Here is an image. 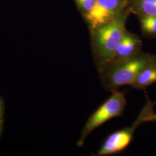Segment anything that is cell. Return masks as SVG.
<instances>
[{"label":"cell","mask_w":156,"mask_h":156,"mask_svg":"<svg viewBox=\"0 0 156 156\" xmlns=\"http://www.w3.org/2000/svg\"><path fill=\"white\" fill-rule=\"evenodd\" d=\"M131 12L128 7L109 22L90 31L93 57L97 71L111 62L122 39Z\"/></svg>","instance_id":"obj_1"},{"label":"cell","mask_w":156,"mask_h":156,"mask_svg":"<svg viewBox=\"0 0 156 156\" xmlns=\"http://www.w3.org/2000/svg\"><path fill=\"white\" fill-rule=\"evenodd\" d=\"M153 63H156V56L140 52L127 60L108 65L98 73L104 88L112 92L129 86L143 69Z\"/></svg>","instance_id":"obj_2"},{"label":"cell","mask_w":156,"mask_h":156,"mask_svg":"<svg viewBox=\"0 0 156 156\" xmlns=\"http://www.w3.org/2000/svg\"><path fill=\"white\" fill-rule=\"evenodd\" d=\"M111 93V95L88 118L76 144L78 147L83 145L86 138L95 129L112 119L123 115L127 104L124 93L118 90Z\"/></svg>","instance_id":"obj_3"},{"label":"cell","mask_w":156,"mask_h":156,"mask_svg":"<svg viewBox=\"0 0 156 156\" xmlns=\"http://www.w3.org/2000/svg\"><path fill=\"white\" fill-rule=\"evenodd\" d=\"M152 102H148L140 112L133 124L126 128L116 131L110 134L101 145L95 156H109L124 151L130 145L135 129L141 123L145 122V117L153 109Z\"/></svg>","instance_id":"obj_4"},{"label":"cell","mask_w":156,"mask_h":156,"mask_svg":"<svg viewBox=\"0 0 156 156\" xmlns=\"http://www.w3.org/2000/svg\"><path fill=\"white\" fill-rule=\"evenodd\" d=\"M128 5V0H96L94 8L83 17L89 31L115 19Z\"/></svg>","instance_id":"obj_5"},{"label":"cell","mask_w":156,"mask_h":156,"mask_svg":"<svg viewBox=\"0 0 156 156\" xmlns=\"http://www.w3.org/2000/svg\"><path fill=\"white\" fill-rule=\"evenodd\" d=\"M141 46L142 41L140 37L126 30L112 60L108 65L124 62L138 55L141 52Z\"/></svg>","instance_id":"obj_6"},{"label":"cell","mask_w":156,"mask_h":156,"mask_svg":"<svg viewBox=\"0 0 156 156\" xmlns=\"http://www.w3.org/2000/svg\"><path fill=\"white\" fill-rule=\"evenodd\" d=\"M156 82V63L145 67L129 86L135 89H144Z\"/></svg>","instance_id":"obj_7"},{"label":"cell","mask_w":156,"mask_h":156,"mask_svg":"<svg viewBox=\"0 0 156 156\" xmlns=\"http://www.w3.org/2000/svg\"><path fill=\"white\" fill-rule=\"evenodd\" d=\"M131 13L140 15H156V0H128Z\"/></svg>","instance_id":"obj_8"},{"label":"cell","mask_w":156,"mask_h":156,"mask_svg":"<svg viewBox=\"0 0 156 156\" xmlns=\"http://www.w3.org/2000/svg\"><path fill=\"white\" fill-rule=\"evenodd\" d=\"M140 25L143 34L147 36L156 35V15H140Z\"/></svg>","instance_id":"obj_9"},{"label":"cell","mask_w":156,"mask_h":156,"mask_svg":"<svg viewBox=\"0 0 156 156\" xmlns=\"http://www.w3.org/2000/svg\"><path fill=\"white\" fill-rule=\"evenodd\" d=\"M82 16H85L94 8L96 0H74Z\"/></svg>","instance_id":"obj_10"},{"label":"cell","mask_w":156,"mask_h":156,"mask_svg":"<svg viewBox=\"0 0 156 156\" xmlns=\"http://www.w3.org/2000/svg\"><path fill=\"white\" fill-rule=\"evenodd\" d=\"M5 115V101L3 98L0 96V121H4Z\"/></svg>","instance_id":"obj_11"},{"label":"cell","mask_w":156,"mask_h":156,"mask_svg":"<svg viewBox=\"0 0 156 156\" xmlns=\"http://www.w3.org/2000/svg\"><path fill=\"white\" fill-rule=\"evenodd\" d=\"M156 122V113L153 112V110L148 113L145 118V122Z\"/></svg>","instance_id":"obj_12"},{"label":"cell","mask_w":156,"mask_h":156,"mask_svg":"<svg viewBox=\"0 0 156 156\" xmlns=\"http://www.w3.org/2000/svg\"><path fill=\"white\" fill-rule=\"evenodd\" d=\"M4 121H0V137L2 135L4 129Z\"/></svg>","instance_id":"obj_13"}]
</instances>
